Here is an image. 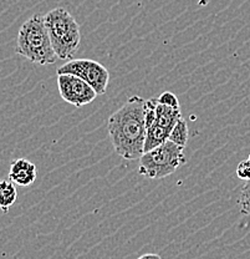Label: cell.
Listing matches in <instances>:
<instances>
[{
	"instance_id": "8992f818",
	"label": "cell",
	"mask_w": 250,
	"mask_h": 259,
	"mask_svg": "<svg viewBox=\"0 0 250 259\" xmlns=\"http://www.w3.org/2000/svg\"><path fill=\"white\" fill-rule=\"evenodd\" d=\"M58 88L64 101L76 107L91 104L98 96L90 83L74 74H58Z\"/></svg>"
},
{
	"instance_id": "5bb4252c",
	"label": "cell",
	"mask_w": 250,
	"mask_h": 259,
	"mask_svg": "<svg viewBox=\"0 0 250 259\" xmlns=\"http://www.w3.org/2000/svg\"><path fill=\"white\" fill-rule=\"evenodd\" d=\"M236 176L240 180H250V160H245L238 164L236 167Z\"/></svg>"
},
{
	"instance_id": "9c48e42d",
	"label": "cell",
	"mask_w": 250,
	"mask_h": 259,
	"mask_svg": "<svg viewBox=\"0 0 250 259\" xmlns=\"http://www.w3.org/2000/svg\"><path fill=\"white\" fill-rule=\"evenodd\" d=\"M172 130L163 127L160 123L155 122L146 132V141H144V152L153 150L157 146L162 145L163 142L169 139V134Z\"/></svg>"
},
{
	"instance_id": "52a82bcc",
	"label": "cell",
	"mask_w": 250,
	"mask_h": 259,
	"mask_svg": "<svg viewBox=\"0 0 250 259\" xmlns=\"http://www.w3.org/2000/svg\"><path fill=\"white\" fill-rule=\"evenodd\" d=\"M9 178L23 187L33 185L36 180V166L26 158H18L10 164Z\"/></svg>"
},
{
	"instance_id": "6da1fadb",
	"label": "cell",
	"mask_w": 250,
	"mask_h": 259,
	"mask_svg": "<svg viewBox=\"0 0 250 259\" xmlns=\"http://www.w3.org/2000/svg\"><path fill=\"white\" fill-rule=\"evenodd\" d=\"M146 100L131 96L109 118L107 130L117 155L125 160H139L146 141Z\"/></svg>"
},
{
	"instance_id": "5b68a950",
	"label": "cell",
	"mask_w": 250,
	"mask_h": 259,
	"mask_svg": "<svg viewBox=\"0 0 250 259\" xmlns=\"http://www.w3.org/2000/svg\"><path fill=\"white\" fill-rule=\"evenodd\" d=\"M58 74H74L90 83L97 95H104L110 82V72L104 65L91 59H79L67 61L59 67Z\"/></svg>"
},
{
	"instance_id": "277c9868",
	"label": "cell",
	"mask_w": 250,
	"mask_h": 259,
	"mask_svg": "<svg viewBox=\"0 0 250 259\" xmlns=\"http://www.w3.org/2000/svg\"><path fill=\"white\" fill-rule=\"evenodd\" d=\"M184 147L167 140L139 158L138 174L149 180H163L185 163Z\"/></svg>"
},
{
	"instance_id": "2e32d148",
	"label": "cell",
	"mask_w": 250,
	"mask_h": 259,
	"mask_svg": "<svg viewBox=\"0 0 250 259\" xmlns=\"http://www.w3.org/2000/svg\"><path fill=\"white\" fill-rule=\"evenodd\" d=\"M248 160H250V155H249V158H248Z\"/></svg>"
},
{
	"instance_id": "ba28073f",
	"label": "cell",
	"mask_w": 250,
	"mask_h": 259,
	"mask_svg": "<svg viewBox=\"0 0 250 259\" xmlns=\"http://www.w3.org/2000/svg\"><path fill=\"white\" fill-rule=\"evenodd\" d=\"M179 118H182L181 109H174V107L167 106V105L160 104V102H158L157 107H156L155 122L160 123L163 127L172 130Z\"/></svg>"
},
{
	"instance_id": "7a4b0ae2",
	"label": "cell",
	"mask_w": 250,
	"mask_h": 259,
	"mask_svg": "<svg viewBox=\"0 0 250 259\" xmlns=\"http://www.w3.org/2000/svg\"><path fill=\"white\" fill-rule=\"evenodd\" d=\"M17 53L34 64L56 63L59 58L51 44L45 15L35 14L21 25L18 34Z\"/></svg>"
},
{
	"instance_id": "8fae6325",
	"label": "cell",
	"mask_w": 250,
	"mask_h": 259,
	"mask_svg": "<svg viewBox=\"0 0 250 259\" xmlns=\"http://www.w3.org/2000/svg\"><path fill=\"white\" fill-rule=\"evenodd\" d=\"M188 136H189V131H188L187 122H185V120H183V118H179L176 125L173 126V128H172L168 140L173 141L174 144L185 147L188 141Z\"/></svg>"
},
{
	"instance_id": "7c38bea8",
	"label": "cell",
	"mask_w": 250,
	"mask_h": 259,
	"mask_svg": "<svg viewBox=\"0 0 250 259\" xmlns=\"http://www.w3.org/2000/svg\"><path fill=\"white\" fill-rule=\"evenodd\" d=\"M239 209L243 214L250 215V180L245 181L239 196Z\"/></svg>"
},
{
	"instance_id": "3957f363",
	"label": "cell",
	"mask_w": 250,
	"mask_h": 259,
	"mask_svg": "<svg viewBox=\"0 0 250 259\" xmlns=\"http://www.w3.org/2000/svg\"><path fill=\"white\" fill-rule=\"evenodd\" d=\"M47 31L56 55L61 60H71L81 42L80 25L64 8H56L45 15Z\"/></svg>"
},
{
	"instance_id": "4fadbf2b",
	"label": "cell",
	"mask_w": 250,
	"mask_h": 259,
	"mask_svg": "<svg viewBox=\"0 0 250 259\" xmlns=\"http://www.w3.org/2000/svg\"><path fill=\"white\" fill-rule=\"evenodd\" d=\"M157 99H158V102H160V104L174 107V109H181V104H179L178 97L174 95L173 93H171V91H165V93L161 94Z\"/></svg>"
},
{
	"instance_id": "30bf717a",
	"label": "cell",
	"mask_w": 250,
	"mask_h": 259,
	"mask_svg": "<svg viewBox=\"0 0 250 259\" xmlns=\"http://www.w3.org/2000/svg\"><path fill=\"white\" fill-rule=\"evenodd\" d=\"M18 197L15 183L12 180L0 181V209L4 213L9 210L10 207L15 203Z\"/></svg>"
},
{
	"instance_id": "9a60e30c",
	"label": "cell",
	"mask_w": 250,
	"mask_h": 259,
	"mask_svg": "<svg viewBox=\"0 0 250 259\" xmlns=\"http://www.w3.org/2000/svg\"><path fill=\"white\" fill-rule=\"evenodd\" d=\"M148 257H156V258H160V255L157 254H152V253H149V254H144V255H141V258H148Z\"/></svg>"
}]
</instances>
